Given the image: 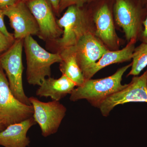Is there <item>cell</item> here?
Listing matches in <instances>:
<instances>
[{
	"label": "cell",
	"instance_id": "obj_25",
	"mask_svg": "<svg viewBox=\"0 0 147 147\" xmlns=\"http://www.w3.org/2000/svg\"><path fill=\"white\" fill-rule=\"evenodd\" d=\"M5 128V127L2 124L0 123V131H1L2 130H3Z\"/></svg>",
	"mask_w": 147,
	"mask_h": 147
},
{
	"label": "cell",
	"instance_id": "obj_20",
	"mask_svg": "<svg viewBox=\"0 0 147 147\" xmlns=\"http://www.w3.org/2000/svg\"><path fill=\"white\" fill-rule=\"evenodd\" d=\"M4 16H5L4 14L3 10L0 9V31L7 37L11 39L14 40L13 36L8 31L6 27L4 21Z\"/></svg>",
	"mask_w": 147,
	"mask_h": 147
},
{
	"label": "cell",
	"instance_id": "obj_5",
	"mask_svg": "<svg viewBox=\"0 0 147 147\" xmlns=\"http://www.w3.org/2000/svg\"><path fill=\"white\" fill-rule=\"evenodd\" d=\"M24 40H15L8 50L0 56V66L5 71L9 87L14 96L22 103L31 105L23 87Z\"/></svg>",
	"mask_w": 147,
	"mask_h": 147
},
{
	"label": "cell",
	"instance_id": "obj_15",
	"mask_svg": "<svg viewBox=\"0 0 147 147\" xmlns=\"http://www.w3.org/2000/svg\"><path fill=\"white\" fill-rule=\"evenodd\" d=\"M76 86L73 81L64 75L57 79L47 77L39 86L36 94L40 97H50L53 100L59 101L67 95L70 94Z\"/></svg>",
	"mask_w": 147,
	"mask_h": 147
},
{
	"label": "cell",
	"instance_id": "obj_19",
	"mask_svg": "<svg viewBox=\"0 0 147 147\" xmlns=\"http://www.w3.org/2000/svg\"><path fill=\"white\" fill-rule=\"evenodd\" d=\"M14 41L0 31V54L8 50Z\"/></svg>",
	"mask_w": 147,
	"mask_h": 147
},
{
	"label": "cell",
	"instance_id": "obj_8",
	"mask_svg": "<svg viewBox=\"0 0 147 147\" xmlns=\"http://www.w3.org/2000/svg\"><path fill=\"white\" fill-rule=\"evenodd\" d=\"M147 102V69L140 76H134L123 89L110 96L98 106L101 114L107 117L117 105L129 102Z\"/></svg>",
	"mask_w": 147,
	"mask_h": 147
},
{
	"label": "cell",
	"instance_id": "obj_21",
	"mask_svg": "<svg viewBox=\"0 0 147 147\" xmlns=\"http://www.w3.org/2000/svg\"><path fill=\"white\" fill-rule=\"evenodd\" d=\"M143 31L139 36V38L142 42L147 43V16L143 22Z\"/></svg>",
	"mask_w": 147,
	"mask_h": 147
},
{
	"label": "cell",
	"instance_id": "obj_3",
	"mask_svg": "<svg viewBox=\"0 0 147 147\" xmlns=\"http://www.w3.org/2000/svg\"><path fill=\"white\" fill-rule=\"evenodd\" d=\"M83 7H69L63 16L57 20L59 26L63 29L61 36L53 42L59 47V52L73 47L83 36L92 32L88 14Z\"/></svg>",
	"mask_w": 147,
	"mask_h": 147
},
{
	"label": "cell",
	"instance_id": "obj_17",
	"mask_svg": "<svg viewBox=\"0 0 147 147\" xmlns=\"http://www.w3.org/2000/svg\"><path fill=\"white\" fill-rule=\"evenodd\" d=\"M132 59L131 69L127 76H137L147 66V43L142 42L135 47Z\"/></svg>",
	"mask_w": 147,
	"mask_h": 147
},
{
	"label": "cell",
	"instance_id": "obj_10",
	"mask_svg": "<svg viewBox=\"0 0 147 147\" xmlns=\"http://www.w3.org/2000/svg\"><path fill=\"white\" fill-rule=\"evenodd\" d=\"M3 11L14 30V39H24L30 36H38V25L25 1H18L14 5Z\"/></svg>",
	"mask_w": 147,
	"mask_h": 147
},
{
	"label": "cell",
	"instance_id": "obj_7",
	"mask_svg": "<svg viewBox=\"0 0 147 147\" xmlns=\"http://www.w3.org/2000/svg\"><path fill=\"white\" fill-rule=\"evenodd\" d=\"M29 100L33 108V117L39 125L42 136L46 137L56 133L65 117V106L59 101L42 102L34 96Z\"/></svg>",
	"mask_w": 147,
	"mask_h": 147
},
{
	"label": "cell",
	"instance_id": "obj_6",
	"mask_svg": "<svg viewBox=\"0 0 147 147\" xmlns=\"http://www.w3.org/2000/svg\"><path fill=\"white\" fill-rule=\"evenodd\" d=\"M33 113L31 105L22 103L14 96L0 66V123L6 127L32 117Z\"/></svg>",
	"mask_w": 147,
	"mask_h": 147
},
{
	"label": "cell",
	"instance_id": "obj_13",
	"mask_svg": "<svg viewBox=\"0 0 147 147\" xmlns=\"http://www.w3.org/2000/svg\"><path fill=\"white\" fill-rule=\"evenodd\" d=\"M36 123L33 117L10 125L0 131V146L4 147H27L30 140L27 133Z\"/></svg>",
	"mask_w": 147,
	"mask_h": 147
},
{
	"label": "cell",
	"instance_id": "obj_9",
	"mask_svg": "<svg viewBox=\"0 0 147 147\" xmlns=\"http://www.w3.org/2000/svg\"><path fill=\"white\" fill-rule=\"evenodd\" d=\"M26 4L38 25L40 39L53 42L61 36L63 29L58 25L49 0H28Z\"/></svg>",
	"mask_w": 147,
	"mask_h": 147
},
{
	"label": "cell",
	"instance_id": "obj_4",
	"mask_svg": "<svg viewBox=\"0 0 147 147\" xmlns=\"http://www.w3.org/2000/svg\"><path fill=\"white\" fill-rule=\"evenodd\" d=\"M114 17L123 30L127 41L137 40L143 31L147 8L140 0H115Z\"/></svg>",
	"mask_w": 147,
	"mask_h": 147
},
{
	"label": "cell",
	"instance_id": "obj_2",
	"mask_svg": "<svg viewBox=\"0 0 147 147\" xmlns=\"http://www.w3.org/2000/svg\"><path fill=\"white\" fill-rule=\"evenodd\" d=\"M24 47L26 58L27 81L30 85L40 86L51 76V66L61 61L60 55L46 51L32 36L24 38Z\"/></svg>",
	"mask_w": 147,
	"mask_h": 147
},
{
	"label": "cell",
	"instance_id": "obj_27",
	"mask_svg": "<svg viewBox=\"0 0 147 147\" xmlns=\"http://www.w3.org/2000/svg\"><path fill=\"white\" fill-rule=\"evenodd\" d=\"M18 1H26V0H18Z\"/></svg>",
	"mask_w": 147,
	"mask_h": 147
},
{
	"label": "cell",
	"instance_id": "obj_11",
	"mask_svg": "<svg viewBox=\"0 0 147 147\" xmlns=\"http://www.w3.org/2000/svg\"><path fill=\"white\" fill-rule=\"evenodd\" d=\"M67 48L76 58L82 73L100 59L108 50L93 32L87 33L76 45Z\"/></svg>",
	"mask_w": 147,
	"mask_h": 147
},
{
	"label": "cell",
	"instance_id": "obj_18",
	"mask_svg": "<svg viewBox=\"0 0 147 147\" xmlns=\"http://www.w3.org/2000/svg\"><path fill=\"white\" fill-rule=\"evenodd\" d=\"M90 0H61L59 6V13L71 6L84 7L86 4L90 2Z\"/></svg>",
	"mask_w": 147,
	"mask_h": 147
},
{
	"label": "cell",
	"instance_id": "obj_1",
	"mask_svg": "<svg viewBox=\"0 0 147 147\" xmlns=\"http://www.w3.org/2000/svg\"><path fill=\"white\" fill-rule=\"evenodd\" d=\"M131 66V63L119 69L108 77L85 80L83 85L74 88L71 92L70 100L74 102L86 99L92 105L98 108L106 98L126 86L127 84H121L122 79L124 74Z\"/></svg>",
	"mask_w": 147,
	"mask_h": 147
},
{
	"label": "cell",
	"instance_id": "obj_23",
	"mask_svg": "<svg viewBox=\"0 0 147 147\" xmlns=\"http://www.w3.org/2000/svg\"><path fill=\"white\" fill-rule=\"evenodd\" d=\"M51 5L52 6L53 10L55 11L56 13L59 14V6L61 0H49Z\"/></svg>",
	"mask_w": 147,
	"mask_h": 147
},
{
	"label": "cell",
	"instance_id": "obj_22",
	"mask_svg": "<svg viewBox=\"0 0 147 147\" xmlns=\"http://www.w3.org/2000/svg\"><path fill=\"white\" fill-rule=\"evenodd\" d=\"M18 1V0H0V9L3 10L12 6Z\"/></svg>",
	"mask_w": 147,
	"mask_h": 147
},
{
	"label": "cell",
	"instance_id": "obj_26",
	"mask_svg": "<svg viewBox=\"0 0 147 147\" xmlns=\"http://www.w3.org/2000/svg\"><path fill=\"white\" fill-rule=\"evenodd\" d=\"M97 1V0H90V2L93 1Z\"/></svg>",
	"mask_w": 147,
	"mask_h": 147
},
{
	"label": "cell",
	"instance_id": "obj_12",
	"mask_svg": "<svg viewBox=\"0 0 147 147\" xmlns=\"http://www.w3.org/2000/svg\"><path fill=\"white\" fill-rule=\"evenodd\" d=\"M95 24V35L109 48L116 49L119 38L115 31L113 13L108 4L103 3L96 11L93 19Z\"/></svg>",
	"mask_w": 147,
	"mask_h": 147
},
{
	"label": "cell",
	"instance_id": "obj_16",
	"mask_svg": "<svg viewBox=\"0 0 147 147\" xmlns=\"http://www.w3.org/2000/svg\"><path fill=\"white\" fill-rule=\"evenodd\" d=\"M58 53L62 59L59 69L62 75L71 79L76 84V86L83 85L85 79L73 53L68 48L61 50Z\"/></svg>",
	"mask_w": 147,
	"mask_h": 147
},
{
	"label": "cell",
	"instance_id": "obj_14",
	"mask_svg": "<svg viewBox=\"0 0 147 147\" xmlns=\"http://www.w3.org/2000/svg\"><path fill=\"white\" fill-rule=\"evenodd\" d=\"M137 40H131L124 48L121 50L110 51L108 50L100 59L83 71L85 80L91 79L98 71L108 65L131 59Z\"/></svg>",
	"mask_w": 147,
	"mask_h": 147
},
{
	"label": "cell",
	"instance_id": "obj_24",
	"mask_svg": "<svg viewBox=\"0 0 147 147\" xmlns=\"http://www.w3.org/2000/svg\"><path fill=\"white\" fill-rule=\"evenodd\" d=\"M142 4L147 8V0H140Z\"/></svg>",
	"mask_w": 147,
	"mask_h": 147
}]
</instances>
